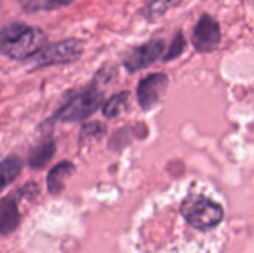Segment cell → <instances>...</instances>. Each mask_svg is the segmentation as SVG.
<instances>
[{"instance_id": "cell-1", "label": "cell", "mask_w": 254, "mask_h": 253, "mask_svg": "<svg viewBox=\"0 0 254 253\" xmlns=\"http://www.w3.org/2000/svg\"><path fill=\"white\" fill-rule=\"evenodd\" d=\"M223 204L202 191L189 189L168 222H144L134 231L141 253H219L225 240Z\"/></svg>"}, {"instance_id": "cell-2", "label": "cell", "mask_w": 254, "mask_h": 253, "mask_svg": "<svg viewBox=\"0 0 254 253\" xmlns=\"http://www.w3.org/2000/svg\"><path fill=\"white\" fill-rule=\"evenodd\" d=\"M46 43V34L25 22H9L0 28V52L10 60H31Z\"/></svg>"}, {"instance_id": "cell-3", "label": "cell", "mask_w": 254, "mask_h": 253, "mask_svg": "<svg viewBox=\"0 0 254 253\" xmlns=\"http://www.w3.org/2000/svg\"><path fill=\"white\" fill-rule=\"evenodd\" d=\"M104 94L95 82H91L83 89L76 91L54 115V122H76L92 116L103 104Z\"/></svg>"}, {"instance_id": "cell-4", "label": "cell", "mask_w": 254, "mask_h": 253, "mask_svg": "<svg viewBox=\"0 0 254 253\" xmlns=\"http://www.w3.org/2000/svg\"><path fill=\"white\" fill-rule=\"evenodd\" d=\"M83 42L79 39H65L55 42L52 45H45L31 60L36 67H48L57 64H71L76 63L83 55Z\"/></svg>"}, {"instance_id": "cell-5", "label": "cell", "mask_w": 254, "mask_h": 253, "mask_svg": "<svg viewBox=\"0 0 254 253\" xmlns=\"http://www.w3.org/2000/svg\"><path fill=\"white\" fill-rule=\"evenodd\" d=\"M222 42V28L219 21L210 13H204L192 31V43L201 54L213 52Z\"/></svg>"}, {"instance_id": "cell-6", "label": "cell", "mask_w": 254, "mask_h": 253, "mask_svg": "<svg viewBox=\"0 0 254 253\" xmlns=\"http://www.w3.org/2000/svg\"><path fill=\"white\" fill-rule=\"evenodd\" d=\"M170 85V78L165 73H152L143 78L137 86V100L141 110H152L165 95Z\"/></svg>"}, {"instance_id": "cell-7", "label": "cell", "mask_w": 254, "mask_h": 253, "mask_svg": "<svg viewBox=\"0 0 254 253\" xmlns=\"http://www.w3.org/2000/svg\"><path fill=\"white\" fill-rule=\"evenodd\" d=\"M165 52V42L159 39L149 40L140 46H135L125 58L124 67L129 73L140 72L152 64H155Z\"/></svg>"}, {"instance_id": "cell-8", "label": "cell", "mask_w": 254, "mask_h": 253, "mask_svg": "<svg viewBox=\"0 0 254 253\" xmlns=\"http://www.w3.org/2000/svg\"><path fill=\"white\" fill-rule=\"evenodd\" d=\"M19 224L18 201L15 195H9L0 201V234H10Z\"/></svg>"}, {"instance_id": "cell-9", "label": "cell", "mask_w": 254, "mask_h": 253, "mask_svg": "<svg viewBox=\"0 0 254 253\" xmlns=\"http://www.w3.org/2000/svg\"><path fill=\"white\" fill-rule=\"evenodd\" d=\"M74 173V166L70 161H63L58 163L48 174L46 183H48V189L51 194H60L64 188L65 180Z\"/></svg>"}, {"instance_id": "cell-10", "label": "cell", "mask_w": 254, "mask_h": 253, "mask_svg": "<svg viewBox=\"0 0 254 253\" xmlns=\"http://www.w3.org/2000/svg\"><path fill=\"white\" fill-rule=\"evenodd\" d=\"M22 167L24 163L16 155H9L7 158L0 161V192L16 180V177L22 171Z\"/></svg>"}, {"instance_id": "cell-11", "label": "cell", "mask_w": 254, "mask_h": 253, "mask_svg": "<svg viewBox=\"0 0 254 253\" xmlns=\"http://www.w3.org/2000/svg\"><path fill=\"white\" fill-rule=\"evenodd\" d=\"M54 154H55V142L51 137L43 139L31 149L28 157V164L33 169H42L52 160Z\"/></svg>"}, {"instance_id": "cell-12", "label": "cell", "mask_w": 254, "mask_h": 253, "mask_svg": "<svg viewBox=\"0 0 254 253\" xmlns=\"http://www.w3.org/2000/svg\"><path fill=\"white\" fill-rule=\"evenodd\" d=\"M129 92H118L110 100H107L103 106V115L106 118H118L128 106Z\"/></svg>"}, {"instance_id": "cell-13", "label": "cell", "mask_w": 254, "mask_h": 253, "mask_svg": "<svg viewBox=\"0 0 254 253\" xmlns=\"http://www.w3.org/2000/svg\"><path fill=\"white\" fill-rule=\"evenodd\" d=\"M74 0H28L24 6L25 10L39 12V10H55L64 6L71 4Z\"/></svg>"}, {"instance_id": "cell-14", "label": "cell", "mask_w": 254, "mask_h": 253, "mask_svg": "<svg viewBox=\"0 0 254 253\" xmlns=\"http://www.w3.org/2000/svg\"><path fill=\"white\" fill-rule=\"evenodd\" d=\"M106 134V127L100 122H88L80 130V142L100 140Z\"/></svg>"}, {"instance_id": "cell-15", "label": "cell", "mask_w": 254, "mask_h": 253, "mask_svg": "<svg viewBox=\"0 0 254 253\" xmlns=\"http://www.w3.org/2000/svg\"><path fill=\"white\" fill-rule=\"evenodd\" d=\"M185 48H186V39H185V34L182 31H177V34L174 36L170 48L167 49V54L164 55V60L165 61H173L176 58H179L183 52H185Z\"/></svg>"}, {"instance_id": "cell-16", "label": "cell", "mask_w": 254, "mask_h": 253, "mask_svg": "<svg viewBox=\"0 0 254 253\" xmlns=\"http://www.w3.org/2000/svg\"><path fill=\"white\" fill-rule=\"evenodd\" d=\"M180 0H153L150 4H149V9H147V16L150 18L152 15L155 16H162L170 7L179 4Z\"/></svg>"}]
</instances>
